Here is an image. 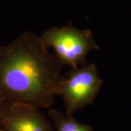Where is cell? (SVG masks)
Masks as SVG:
<instances>
[{
  "mask_svg": "<svg viewBox=\"0 0 131 131\" xmlns=\"http://www.w3.org/2000/svg\"><path fill=\"white\" fill-rule=\"evenodd\" d=\"M48 114L55 122L56 131H93L88 125L80 123L72 116H68L56 109H50Z\"/></svg>",
  "mask_w": 131,
  "mask_h": 131,
  "instance_id": "obj_5",
  "label": "cell"
},
{
  "mask_svg": "<svg viewBox=\"0 0 131 131\" xmlns=\"http://www.w3.org/2000/svg\"><path fill=\"white\" fill-rule=\"evenodd\" d=\"M102 84L94 64H85L71 69L61 77L58 88V96H61L66 114H72L93 101Z\"/></svg>",
  "mask_w": 131,
  "mask_h": 131,
  "instance_id": "obj_3",
  "label": "cell"
},
{
  "mask_svg": "<svg viewBox=\"0 0 131 131\" xmlns=\"http://www.w3.org/2000/svg\"><path fill=\"white\" fill-rule=\"evenodd\" d=\"M40 109L23 103L7 104L0 127L5 131H52Z\"/></svg>",
  "mask_w": 131,
  "mask_h": 131,
  "instance_id": "obj_4",
  "label": "cell"
},
{
  "mask_svg": "<svg viewBox=\"0 0 131 131\" xmlns=\"http://www.w3.org/2000/svg\"><path fill=\"white\" fill-rule=\"evenodd\" d=\"M47 48H52L55 56L62 65L76 69L86 64V58L90 52L98 46L90 30L66 26H53L39 36Z\"/></svg>",
  "mask_w": 131,
  "mask_h": 131,
  "instance_id": "obj_2",
  "label": "cell"
},
{
  "mask_svg": "<svg viewBox=\"0 0 131 131\" xmlns=\"http://www.w3.org/2000/svg\"><path fill=\"white\" fill-rule=\"evenodd\" d=\"M0 131H5V130H3L2 128H1V127H0Z\"/></svg>",
  "mask_w": 131,
  "mask_h": 131,
  "instance_id": "obj_7",
  "label": "cell"
},
{
  "mask_svg": "<svg viewBox=\"0 0 131 131\" xmlns=\"http://www.w3.org/2000/svg\"><path fill=\"white\" fill-rule=\"evenodd\" d=\"M63 67L39 36L24 31L0 47V98L39 109L50 107Z\"/></svg>",
  "mask_w": 131,
  "mask_h": 131,
  "instance_id": "obj_1",
  "label": "cell"
},
{
  "mask_svg": "<svg viewBox=\"0 0 131 131\" xmlns=\"http://www.w3.org/2000/svg\"><path fill=\"white\" fill-rule=\"evenodd\" d=\"M7 104V103L6 101H5L2 98H0V125H1L2 117V115H3V113H4Z\"/></svg>",
  "mask_w": 131,
  "mask_h": 131,
  "instance_id": "obj_6",
  "label": "cell"
}]
</instances>
